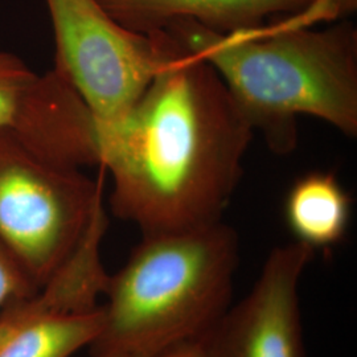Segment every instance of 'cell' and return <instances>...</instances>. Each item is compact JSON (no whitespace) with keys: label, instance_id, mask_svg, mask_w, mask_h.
<instances>
[{"label":"cell","instance_id":"obj_1","mask_svg":"<svg viewBox=\"0 0 357 357\" xmlns=\"http://www.w3.org/2000/svg\"><path fill=\"white\" fill-rule=\"evenodd\" d=\"M156 32L160 60L150 84L119 123L98 134L112 211L142 236L222 221L255 134L216 70Z\"/></svg>","mask_w":357,"mask_h":357},{"label":"cell","instance_id":"obj_2","mask_svg":"<svg viewBox=\"0 0 357 357\" xmlns=\"http://www.w3.org/2000/svg\"><path fill=\"white\" fill-rule=\"evenodd\" d=\"M211 65L249 126L277 155L298 143V116L357 134V29H312L303 11L265 26L218 33L180 19L163 29Z\"/></svg>","mask_w":357,"mask_h":357},{"label":"cell","instance_id":"obj_3","mask_svg":"<svg viewBox=\"0 0 357 357\" xmlns=\"http://www.w3.org/2000/svg\"><path fill=\"white\" fill-rule=\"evenodd\" d=\"M238 261L237 231L224 221L142 236L123 268L107 278L91 352L153 357L202 340L231 305Z\"/></svg>","mask_w":357,"mask_h":357},{"label":"cell","instance_id":"obj_4","mask_svg":"<svg viewBox=\"0 0 357 357\" xmlns=\"http://www.w3.org/2000/svg\"><path fill=\"white\" fill-rule=\"evenodd\" d=\"M102 202V168L93 180L0 134V246L38 289L76 250Z\"/></svg>","mask_w":357,"mask_h":357},{"label":"cell","instance_id":"obj_5","mask_svg":"<svg viewBox=\"0 0 357 357\" xmlns=\"http://www.w3.org/2000/svg\"><path fill=\"white\" fill-rule=\"evenodd\" d=\"M54 70L89 107L97 137L119 123L150 84L160 60L158 32L121 26L98 0H45Z\"/></svg>","mask_w":357,"mask_h":357},{"label":"cell","instance_id":"obj_6","mask_svg":"<svg viewBox=\"0 0 357 357\" xmlns=\"http://www.w3.org/2000/svg\"><path fill=\"white\" fill-rule=\"evenodd\" d=\"M103 230L91 227L36 293L0 314V357H70L90 347L102 328L109 274L101 261Z\"/></svg>","mask_w":357,"mask_h":357},{"label":"cell","instance_id":"obj_7","mask_svg":"<svg viewBox=\"0 0 357 357\" xmlns=\"http://www.w3.org/2000/svg\"><path fill=\"white\" fill-rule=\"evenodd\" d=\"M0 134L57 166H100L96 121L76 90L54 69L38 75L7 52H0Z\"/></svg>","mask_w":357,"mask_h":357},{"label":"cell","instance_id":"obj_8","mask_svg":"<svg viewBox=\"0 0 357 357\" xmlns=\"http://www.w3.org/2000/svg\"><path fill=\"white\" fill-rule=\"evenodd\" d=\"M315 250L303 243L268 253L252 290L199 340L209 357H307L301 281Z\"/></svg>","mask_w":357,"mask_h":357},{"label":"cell","instance_id":"obj_9","mask_svg":"<svg viewBox=\"0 0 357 357\" xmlns=\"http://www.w3.org/2000/svg\"><path fill=\"white\" fill-rule=\"evenodd\" d=\"M121 26L151 33L188 19L218 33L265 26L270 16H289L317 0H98Z\"/></svg>","mask_w":357,"mask_h":357},{"label":"cell","instance_id":"obj_10","mask_svg":"<svg viewBox=\"0 0 357 357\" xmlns=\"http://www.w3.org/2000/svg\"><path fill=\"white\" fill-rule=\"evenodd\" d=\"M283 211L296 243L312 250L327 249L344 240L352 199L335 174L311 171L294 181Z\"/></svg>","mask_w":357,"mask_h":357},{"label":"cell","instance_id":"obj_11","mask_svg":"<svg viewBox=\"0 0 357 357\" xmlns=\"http://www.w3.org/2000/svg\"><path fill=\"white\" fill-rule=\"evenodd\" d=\"M38 290L26 271L0 246V314L13 302Z\"/></svg>","mask_w":357,"mask_h":357},{"label":"cell","instance_id":"obj_12","mask_svg":"<svg viewBox=\"0 0 357 357\" xmlns=\"http://www.w3.org/2000/svg\"><path fill=\"white\" fill-rule=\"evenodd\" d=\"M357 0H317L307 11L315 24L328 23L355 13Z\"/></svg>","mask_w":357,"mask_h":357},{"label":"cell","instance_id":"obj_13","mask_svg":"<svg viewBox=\"0 0 357 357\" xmlns=\"http://www.w3.org/2000/svg\"><path fill=\"white\" fill-rule=\"evenodd\" d=\"M153 357H209L204 347L200 342H190L184 344L176 345L165 352Z\"/></svg>","mask_w":357,"mask_h":357},{"label":"cell","instance_id":"obj_14","mask_svg":"<svg viewBox=\"0 0 357 357\" xmlns=\"http://www.w3.org/2000/svg\"><path fill=\"white\" fill-rule=\"evenodd\" d=\"M93 357H134L125 354H93Z\"/></svg>","mask_w":357,"mask_h":357}]
</instances>
